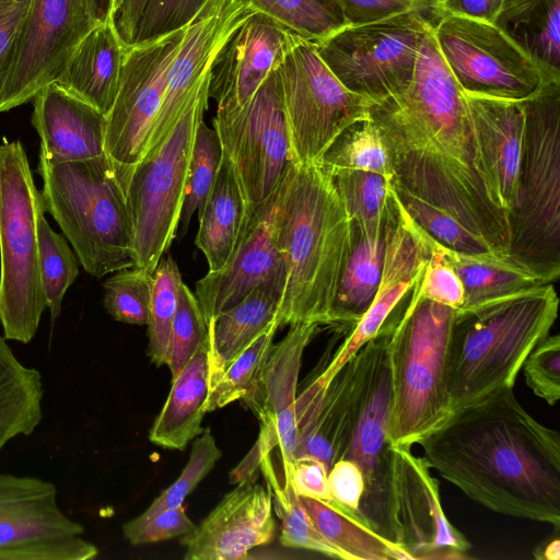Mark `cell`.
Listing matches in <instances>:
<instances>
[{
	"instance_id": "cell-1",
	"label": "cell",
	"mask_w": 560,
	"mask_h": 560,
	"mask_svg": "<svg viewBox=\"0 0 560 560\" xmlns=\"http://www.w3.org/2000/svg\"><path fill=\"white\" fill-rule=\"evenodd\" d=\"M432 26L408 86L369 110L390 160V183L508 257L509 217L490 197L464 92L439 52Z\"/></svg>"
},
{
	"instance_id": "cell-2",
	"label": "cell",
	"mask_w": 560,
	"mask_h": 560,
	"mask_svg": "<svg viewBox=\"0 0 560 560\" xmlns=\"http://www.w3.org/2000/svg\"><path fill=\"white\" fill-rule=\"evenodd\" d=\"M418 444L431 469L499 514L560 525V438L513 388L453 412Z\"/></svg>"
},
{
	"instance_id": "cell-3",
	"label": "cell",
	"mask_w": 560,
	"mask_h": 560,
	"mask_svg": "<svg viewBox=\"0 0 560 560\" xmlns=\"http://www.w3.org/2000/svg\"><path fill=\"white\" fill-rule=\"evenodd\" d=\"M273 224L287 272L280 326L329 325L351 220L319 164L291 165L279 186Z\"/></svg>"
},
{
	"instance_id": "cell-4",
	"label": "cell",
	"mask_w": 560,
	"mask_h": 560,
	"mask_svg": "<svg viewBox=\"0 0 560 560\" xmlns=\"http://www.w3.org/2000/svg\"><path fill=\"white\" fill-rule=\"evenodd\" d=\"M552 283H542L469 308L455 310L446 385L452 413L513 388L530 351L558 316Z\"/></svg>"
},
{
	"instance_id": "cell-5",
	"label": "cell",
	"mask_w": 560,
	"mask_h": 560,
	"mask_svg": "<svg viewBox=\"0 0 560 560\" xmlns=\"http://www.w3.org/2000/svg\"><path fill=\"white\" fill-rule=\"evenodd\" d=\"M420 276L405 298V307L387 318L394 445L418 444L452 415L446 365L455 310L423 298Z\"/></svg>"
},
{
	"instance_id": "cell-6",
	"label": "cell",
	"mask_w": 560,
	"mask_h": 560,
	"mask_svg": "<svg viewBox=\"0 0 560 560\" xmlns=\"http://www.w3.org/2000/svg\"><path fill=\"white\" fill-rule=\"evenodd\" d=\"M37 173L44 209L88 273L102 278L136 266L126 196L107 156L52 163L39 153Z\"/></svg>"
},
{
	"instance_id": "cell-7",
	"label": "cell",
	"mask_w": 560,
	"mask_h": 560,
	"mask_svg": "<svg viewBox=\"0 0 560 560\" xmlns=\"http://www.w3.org/2000/svg\"><path fill=\"white\" fill-rule=\"evenodd\" d=\"M525 125L508 258L546 283L560 276V80L524 100Z\"/></svg>"
},
{
	"instance_id": "cell-8",
	"label": "cell",
	"mask_w": 560,
	"mask_h": 560,
	"mask_svg": "<svg viewBox=\"0 0 560 560\" xmlns=\"http://www.w3.org/2000/svg\"><path fill=\"white\" fill-rule=\"evenodd\" d=\"M44 202L24 147L0 144V323L5 340L28 343L47 308L38 256Z\"/></svg>"
},
{
	"instance_id": "cell-9",
	"label": "cell",
	"mask_w": 560,
	"mask_h": 560,
	"mask_svg": "<svg viewBox=\"0 0 560 560\" xmlns=\"http://www.w3.org/2000/svg\"><path fill=\"white\" fill-rule=\"evenodd\" d=\"M212 67L197 82L165 142L137 165L126 190L136 267L149 272L170 248L179 224L194 140L208 107Z\"/></svg>"
},
{
	"instance_id": "cell-10",
	"label": "cell",
	"mask_w": 560,
	"mask_h": 560,
	"mask_svg": "<svg viewBox=\"0 0 560 560\" xmlns=\"http://www.w3.org/2000/svg\"><path fill=\"white\" fill-rule=\"evenodd\" d=\"M430 25L417 13H401L343 25L314 44L345 88L375 104L408 86Z\"/></svg>"
},
{
	"instance_id": "cell-11",
	"label": "cell",
	"mask_w": 560,
	"mask_h": 560,
	"mask_svg": "<svg viewBox=\"0 0 560 560\" xmlns=\"http://www.w3.org/2000/svg\"><path fill=\"white\" fill-rule=\"evenodd\" d=\"M388 338L389 325L386 320L377 335L357 352L359 363L357 411L343 458L357 463L364 478L359 521L395 542L393 447L389 441Z\"/></svg>"
},
{
	"instance_id": "cell-12",
	"label": "cell",
	"mask_w": 560,
	"mask_h": 560,
	"mask_svg": "<svg viewBox=\"0 0 560 560\" xmlns=\"http://www.w3.org/2000/svg\"><path fill=\"white\" fill-rule=\"evenodd\" d=\"M432 31L443 61L466 93L524 101L560 80L559 70L540 63L494 23L442 16Z\"/></svg>"
},
{
	"instance_id": "cell-13",
	"label": "cell",
	"mask_w": 560,
	"mask_h": 560,
	"mask_svg": "<svg viewBox=\"0 0 560 560\" xmlns=\"http://www.w3.org/2000/svg\"><path fill=\"white\" fill-rule=\"evenodd\" d=\"M277 75L294 163L319 164L346 128L370 117L374 103L345 88L312 42L300 38Z\"/></svg>"
},
{
	"instance_id": "cell-14",
	"label": "cell",
	"mask_w": 560,
	"mask_h": 560,
	"mask_svg": "<svg viewBox=\"0 0 560 560\" xmlns=\"http://www.w3.org/2000/svg\"><path fill=\"white\" fill-rule=\"evenodd\" d=\"M186 25L126 48L119 89L106 115L105 154L125 196L142 160L153 120L165 92L170 67L179 50Z\"/></svg>"
},
{
	"instance_id": "cell-15",
	"label": "cell",
	"mask_w": 560,
	"mask_h": 560,
	"mask_svg": "<svg viewBox=\"0 0 560 560\" xmlns=\"http://www.w3.org/2000/svg\"><path fill=\"white\" fill-rule=\"evenodd\" d=\"M212 122L247 205L268 199L294 163L277 69L246 104L217 110Z\"/></svg>"
},
{
	"instance_id": "cell-16",
	"label": "cell",
	"mask_w": 560,
	"mask_h": 560,
	"mask_svg": "<svg viewBox=\"0 0 560 560\" xmlns=\"http://www.w3.org/2000/svg\"><path fill=\"white\" fill-rule=\"evenodd\" d=\"M57 502L52 482L0 472V560H91L97 547Z\"/></svg>"
},
{
	"instance_id": "cell-17",
	"label": "cell",
	"mask_w": 560,
	"mask_h": 560,
	"mask_svg": "<svg viewBox=\"0 0 560 560\" xmlns=\"http://www.w3.org/2000/svg\"><path fill=\"white\" fill-rule=\"evenodd\" d=\"M85 0H31L15 36L0 113L56 82L83 37L96 25Z\"/></svg>"
},
{
	"instance_id": "cell-18",
	"label": "cell",
	"mask_w": 560,
	"mask_h": 560,
	"mask_svg": "<svg viewBox=\"0 0 560 560\" xmlns=\"http://www.w3.org/2000/svg\"><path fill=\"white\" fill-rule=\"evenodd\" d=\"M393 447V521L395 542L411 558L463 559L470 547L442 509L439 483L411 446Z\"/></svg>"
},
{
	"instance_id": "cell-19",
	"label": "cell",
	"mask_w": 560,
	"mask_h": 560,
	"mask_svg": "<svg viewBox=\"0 0 560 560\" xmlns=\"http://www.w3.org/2000/svg\"><path fill=\"white\" fill-rule=\"evenodd\" d=\"M255 12L258 11L248 0H207L186 24L142 159L152 155L165 142L201 75L213 66L232 34Z\"/></svg>"
},
{
	"instance_id": "cell-20",
	"label": "cell",
	"mask_w": 560,
	"mask_h": 560,
	"mask_svg": "<svg viewBox=\"0 0 560 560\" xmlns=\"http://www.w3.org/2000/svg\"><path fill=\"white\" fill-rule=\"evenodd\" d=\"M278 190L279 187L258 205H248L244 228L229 261L196 282L195 295L207 324L240 303L258 285L269 281L285 283L284 258L273 224Z\"/></svg>"
},
{
	"instance_id": "cell-21",
	"label": "cell",
	"mask_w": 560,
	"mask_h": 560,
	"mask_svg": "<svg viewBox=\"0 0 560 560\" xmlns=\"http://www.w3.org/2000/svg\"><path fill=\"white\" fill-rule=\"evenodd\" d=\"M302 37L269 15L255 12L219 51L209 83L217 110L246 104Z\"/></svg>"
},
{
	"instance_id": "cell-22",
	"label": "cell",
	"mask_w": 560,
	"mask_h": 560,
	"mask_svg": "<svg viewBox=\"0 0 560 560\" xmlns=\"http://www.w3.org/2000/svg\"><path fill=\"white\" fill-rule=\"evenodd\" d=\"M270 490L248 477L226 493L194 529L183 535L185 560H238L275 537Z\"/></svg>"
},
{
	"instance_id": "cell-23",
	"label": "cell",
	"mask_w": 560,
	"mask_h": 560,
	"mask_svg": "<svg viewBox=\"0 0 560 560\" xmlns=\"http://www.w3.org/2000/svg\"><path fill=\"white\" fill-rule=\"evenodd\" d=\"M464 96L488 191L495 206L509 217L515 201L522 156L524 101L466 92Z\"/></svg>"
},
{
	"instance_id": "cell-24",
	"label": "cell",
	"mask_w": 560,
	"mask_h": 560,
	"mask_svg": "<svg viewBox=\"0 0 560 560\" xmlns=\"http://www.w3.org/2000/svg\"><path fill=\"white\" fill-rule=\"evenodd\" d=\"M32 125L40 138L39 153L52 163L106 156V116L57 83L33 98Z\"/></svg>"
},
{
	"instance_id": "cell-25",
	"label": "cell",
	"mask_w": 560,
	"mask_h": 560,
	"mask_svg": "<svg viewBox=\"0 0 560 560\" xmlns=\"http://www.w3.org/2000/svg\"><path fill=\"white\" fill-rule=\"evenodd\" d=\"M318 328L315 323L290 325L284 338L272 345L253 388L242 399L260 421L258 442H266L288 417L298 395L304 350Z\"/></svg>"
},
{
	"instance_id": "cell-26",
	"label": "cell",
	"mask_w": 560,
	"mask_h": 560,
	"mask_svg": "<svg viewBox=\"0 0 560 560\" xmlns=\"http://www.w3.org/2000/svg\"><path fill=\"white\" fill-rule=\"evenodd\" d=\"M213 368L210 336L172 378L168 396L150 429V442L165 450L184 451L189 441L202 433Z\"/></svg>"
},
{
	"instance_id": "cell-27",
	"label": "cell",
	"mask_w": 560,
	"mask_h": 560,
	"mask_svg": "<svg viewBox=\"0 0 560 560\" xmlns=\"http://www.w3.org/2000/svg\"><path fill=\"white\" fill-rule=\"evenodd\" d=\"M125 50L114 22L97 23L74 49L55 83L106 116L119 89Z\"/></svg>"
},
{
	"instance_id": "cell-28",
	"label": "cell",
	"mask_w": 560,
	"mask_h": 560,
	"mask_svg": "<svg viewBox=\"0 0 560 560\" xmlns=\"http://www.w3.org/2000/svg\"><path fill=\"white\" fill-rule=\"evenodd\" d=\"M358 386L355 353L330 381L293 458L313 456L322 460L328 471L335 462L343 458L357 411Z\"/></svg>"
},
{
	"instance_id": "cell-29",
	"label": "cell",
	"mask_w": 560,
	"mask_h": 560,
	"mask_svg": "<svg viewBox=\"0 0 560 560\" xmlns=\"http://www.w3.org/2000/svg\"><path fill=\"white\" fill-rule=\"evenodd\" d=\"M248 213L242 187L230 159L223 153L218 176L198 212L196 245L209 271L221 269L232 256Z\"/></svg>"
},
{
	"instance_id": "cell-30",
	"label": "cell",
	"mask_w": 560,
	"mask_h": 560,
	"mask_svg": "<svg viewBox=\"0 0 560 560\" xmlns=\"http://www.w3.org/2000/svg\"><path fill=\"white\" fill-rule=\"evenodd\" d=\"M385 230L365 235L351 221L349 248L330 307L329 325L354 327L372 304L381 280L385 254Z\"/></svg>"
},
{
	"instance_id": "cell-31",
	"label": "cell",
	"mask_w": 560,
	"mask_h": 560,
	"mask_svg": "<svg viewBox=\"0 0 560 560\" xmlns=\"http://www.w3.org/2000/svg\"><path fill=\"white\" fill-rule=\"evenodd\" d=\"M284 284L269 281L258 285L208 324L213 351V383L252 341L273 323H280L278 314Z\"/></svg>"
},
{
	"instance_id": "cell-32",
	"label": "cell",
	"mask_w": 560,
	"mask_h": 560,
	"mask_svg": "<svg viewBox=\"0 0 560 560\" xmlns=\"http://www.w3.org/2000/svg\"><path fill=\"white\" fill-rule=\"evenodd\" d=\"M44 384L0 336V453L20 435H31L43 419Z\"/></svg>"
},
{
	"instance_id": "cell-33",
	"label": "cell",
	"mask_w": 560,
	"mask_h": 560,
	"mask_svg": "<svg viewBox=\"0 0 560 560\" xmlns=\"http://www.w3.org/2000/svg\"><path fill=\"white\" fill-rule=\"evenodd\" d=\"M442 248L464 287L460 308L474 307L546 283L505 256L493 253L463 254L444 246Z\"/></svg>"
},
{
	"instance_id": "cell-34",
	"label": "cell",
	"mask_w": 560,
	"mask_h": 560,
	"mask_svg": "<svg viewBox=\"0 0 560 560\" xmlns=\"http://www.w3.org/2000/svg\"><path fill=\"white\" fill-rule=\"evenodd\" d=\"M495 24L540 63L560 71V0H503Z\"/></svg>"
},
{
	"instance_id": "cell-35",
	"label": "cell",
	"mask_w": 560,
	"mask_h": 560,
	"mask_svg": "<svg viewBox=\"0 0 560 560\" xmlns=\"http://www.w3.org/2000/svg\"><path fill=\"white\" fill-rule=\"evenodd\" d=\"M319 533L345 560H411L398 545L324 502L300 497Z\"/></svg>"
},
{
	"instance_id": "cell-36",
	"label": "cell",
	"mask_w": 560,
	"mask_h": 560,
	"mask_svg": "<svg viewBox=\"0 0 560 560\" xmlns=\"http://www.w3.org/2000/svg\"><path fill=\"white\" fill-rule=\"evenodd\" d=\"M259 468L266 479L275 510L281 521V545L291 548H303L330 558L345 560L342 553L319 533L291 483L277 474L270 454L261 458Z\"/></svg>"
},
{
	"instance_id": "cell-37",
	"label": "cell",
	"mask_w": 560,
	"mask_h": 560,
	"mask_svg": "<svg viewBox=\"0 0 560 560\" xmlns=\"http://www.w3.org/2000/svg\"><path fill=\"white\" fill-rule=\"evenodd\" d=\"M326 174L330 177L350 220L365 235H380L386 225L390 178L373 172L353 170H338Z\"/></svg>"
},
{
	"instance_id": "cell-38",
	"label": "cell",
	"mask_w": 560,
	"mask_h": 560,
	"mask_svg": "<svg viewBox=\"0 0 560 560\" xmlns=\"http://www.w3.org/2000/svg\"><path fill=\"white\" fill-rule=\"evenodd\" d=\"M324 172L365 171L393 178L390 160L375 122L369 117L346 128L324 153Z\"/></svg>"
},
{
	"instance_id": "cell-39",
	"label": "cell",
	"mask_w": 560,
	"mask_h": 560,
	"mask_svg": "<svg viewBox=\"0 0 560 560\" xmlns=\"http://www.w3.org/2000/svg\"><path fill=\"white\" fill-rule=\"evenodd\" d=\"M182 275L172 256L162 257L152 272L148 326V355L156 365L165 364L170 335L177 308Z\"/></svg>"
},
{
	"instance_id": "cell-40",
	"label": "cell",
	"mask_w": 560,
	"mask_h": 560,
	"mask_svg": "<svg viewBox=\"0 0 560 560\" xmlns=\"http://www.w3.org/2000/svg\"><path fill=\"white\" fill-rule=\"evenodd\" d=\"M37 234L42 287L55 322L67 290L79 275L78 261L68 240L50 228L44 214L38 220Z\"/></svg>"
},
{
	"instance_id": "cell-41",
	"label": "cell",
	"mask_w": 560,
	"mask_h": 560,
	"mask_svg": "<svg viewBox=\"0 0 560 560\" xmlns=\"http://www.w3.org/2000/svg\"><path fill=\"white\" fill-rule=\"evenodd\" d=\"M279 327L280 323H273L222 371L209 393L207 412L243 399L250 392L270 353Z\"/></svg>"
},
{
	"instance_id": "cell-42",
	"label": "cell",
	"mask_w": 560,
	"mask_h": 560,
	"mask_svg": "<svg viewBox=\"0 0 560 560\" xmlns=\"http://www.w3.org/2000/svg\"><path fill=\"white\" fill-rule=\"evenodd\" d=\"M223 151L218 133L203 120L196 131L189 161L179 232L185 235L195 212L201 210L218 176Z\"/></svg>"
},
{
	"instance_id": "cell-43",
	"label": "cell",
	"mask_w": 560,
	"mask_h": 560,
	"mask_svg": "<svg viewBox=\"0 0 560 560\" xmlns=\"http://www.w3.org/2000/svg\"><path fill=\"white\" fill-rule=\"evenodd\" d=\"M305 40L317 43L343 25L341 18L324 0H248Z\"/></svg>"
},
{
	"instance_id": "cell-44",
	"label": "cell",
	"mask_w": 560,
	"mask_h": 560,
	"mask_svg": "<svg viewBox=\"0 0 560 560\" xmlns=\"http://www.w3.org/2000/svg\"><path fill=\"white\" fill-rule=\"evenodd\" d=\"M103 305L117 322L147 325L152 293V272L141 267L114 272L104 284Z\"/></svg>"
},
{
	"instance_id": "cell-45",
	"label": "cell",
	"mask_w": 560,
	"mask_h": 560,
	"mask_svg": "<svg viewBox=\"0 0 560 560\" xmlns=\"http://www.w3.org/2000/svg\"><path fill=\"white\" fill-rule=\"evenodd\" d=\"M392 188L409 218L442 246L463 254L493 253L483 241L448 213L395 189L393 185Z\"/></svg>"
},
{
	"instance_id": "cell-46",
	"label": "cell",
	"mask_w": 560,
	"mask_h": 560,
	"mask_svg": "<svg viewBox=\"0 0 560 560\" xmlns=\"http://www.w3.org/2000/svg\"><path fill=\"white\" fill-rule=\"evenodd\" d=\"M210 331L195 293L183 282L174 315L165 364L172 378L209 340Z\"/></svg>"
},
{
	"instance_id": "cell-47",
	"label": "cell",
	"mask_w": 560,
	"mask_h": 560,
	"mask_svg": "<svg viewBox=\"0 0 560 560\" xmlns=\"http://www.w3.org/2000/svg\"><path fill=\"white\" fill-rule=\"evenodd\" d=\"M221 457L222 451L218 447L210 428L203 429L192 443L189 460L179 477L137 518L147 520L182 505L186 497L211 471Z\"/></svg>"
},
{
	"instance_id": "cell-48",
	"label": "cell",
	"mask_w": 560,
	"mask_h": 560,
	"mask_svg": "<svg viewBox=\"0 0 560 560\" xmlns=\"http://www.w3.org/2000/svg\"><path fill=\"white\" fill-rule=\"evenodd\" d=\"M343 23L358 24L397 15L417 13L431 24L438 18V0H324Z\"/></svg>"
},
{
	"instance_id": "cell-49",
	"label": "cell",
	"mask_w": 560,
	"mask_h": 560,
	"mask_svg": "<svg viewBox=\"0 0 560 560\" xmlns=\"http://www.w3.org/2000/svg\"><path fill=\"white\" fill-rule=\"evenodd\" d=\"M430 255L419 279L420 294L439 304L458 310L464 303L463 283L446 259L442 245L427 234Z\"/></svg>"
},
{
	"instance_id": "cell-50",
	"label": "cell",
	"mask_w": 560,
	"mask_h": 560,
	"mask_svg": "<svg viewBox=\"0 0 560 560\" xmlns=\"http://www.w3.org/2000/svg\"><path fill=\"white\" fill-rule=\"evenodd\" d=\"M527 386L548 405L560 398V337L548 335L527 355L522 366Z\"/></svg>"
},
{
	"instance_id": "cell-51",
	"label": "cell",
	"mask_w": 560,
	"mask_h": 560,
	"mask_svg": "<svg viewBox=\"0 0 560 560\" xmlns=\"http://www.w3.org/2000/svg\"><path fill=\"white\" fill-rule=\"evenodd\" d=\"M207 0H148L137 28L135 44L184 27Z\"/></svg>"
},
{
	"instance_id": "cell-52",
	"label": "cell",
	"mask_w": 560,
	"mask_h": 560,
	"mask_svg": "<svg viewBox=\"0 0 560 560\" xmlns=\"http://www.w3.org/2000/svg\"><path fill=\"white\" fill-rule=\"evenodd\" d=\"M194 527L195 523L182 504L147 520L135 517L122 525V534L131 545L138 546L183 536Z\"/></svg>"
},
{
	"instance_id": "cell-53",
	"label": "cell",
	"mask_w": 560,
	"mask_h": 560,
	"mask_svg": "<svg viewBox=\"0 0 560 560\" xmlns=\"http://www.w3.org/2000/svg\"><path fill=\"white\" fill-rule=\"evenodd\" d=\"M328 486L331 506L359 521L364 491V478L359 465L347 458L335 462L328 471Z\"/></svg>"
},
{
	"instance_id": "cell-54",
	"label": "cell",
	"mask_w": 560,
	"mask_h": 560,
	"mask_svg": "<svg viewBox=\"0 0 560 560\" xmlns=\"http://www.w3.org/2000/svg\"><path fill=\"white\" fill-rule=\"evenodd\" d=\"M282 477L289 481L299 497L332 504L326 465L313 456H299L282 468Z\"/></svg>"
},
{
	"instance_id": "cell-55",
	"label": "cell",
	"mask_w": 560,
	"mask_h": 560,
	"mask_svg": "<svg viewBox=\"0 0 560 560\" xmlns=\"http://www.w3.org/2000/svg\"><path fill=\"white\" fill-rule=\"evenodd\" d=\"M31 0H0V100L14 40Z\"/></svg>"
},
{
	"instance_id": "cell-56",
	"label": "cell",
	"mask_w": 560,
	"mask_h": 560,
	"mask_svg": "<svg viewBox=\"0 0 560 560\" xmlns=\"http://www.w3.org/2000/svg\"><path fill=\"white\" fill-rule=\"evenodd\" d=\"M502 4L503 0H438V18L459 16L495 24Z\"/></svg>"
},
{
	"instance_id": "cell-57",
	"label": "cell",
	"mask_w": 560,
	"mask_h": 560,
	"mask_svg": "<svg viewBox=\"0 0 560 560\" xmlns=\"http://www.w3.org/2000/svg\"><path fill=\"white\" fill-rule=\"evenodd\" d=\"M148 0H124L113 22L125 47L133 45L138 25Z\"/></svg>"
},
{
	"instance_id": "cell-58",
	"label": "cell",
	"mask_w": 560,
	"mask_h": 560,
	"mask_svg": "<svg viewBox=\"0 0 560 560\" xmlns=\"http://www.w3.org/2000/svg\"><path fill=\"white\" fill-rule=\"evenodd\" d=\"M96 23L113 22L124 0H85Z\"/></svg>"
},
{
	"instance_id": "cell-59",
	"label": "cell",
	"mask_w": 560,
	"mask_h": 560,
	"mask_svg": "<svg viewBox=\"0 0 560 560\" xmlns=\"http://www.w3.org/2000/svg\"><path fill=\"white\" fill-rule=\"evenodd\" d=\"M537 559L544 560H559L560 559V541L558 538L551 540L542 549L541 555L536 556Z\"/></svg>"
}]
</instances>
